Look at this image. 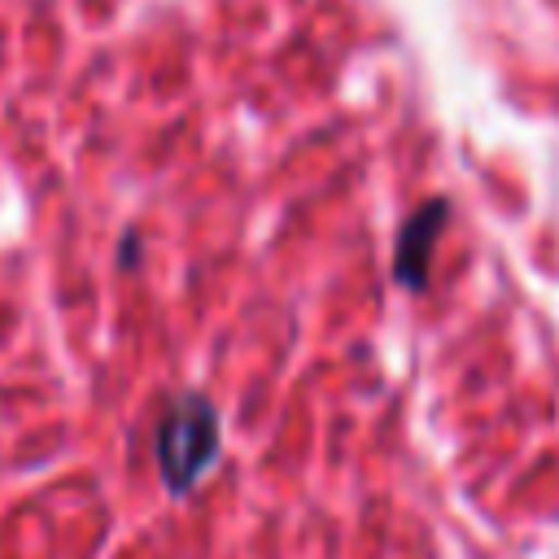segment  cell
<instances>
[{"label": "cell", "mask_w": 559, "mask_h": 559, "mask_svg": "<svg viewBox=\"0 0 559 559\" xmlns=\"http://www.w3.org/2000/svg\"><path fill=\"white\" fill-rule=\"evenodd\" d=\"M118 266H127V271L140 266V236H135V231L122 236V245H118Z\"/></svg>", "instance_id": "3957f363"}, {"label": "cell", "mask_w": 559, "mask_h": 559, "mask_svg": "<svg viewBox=\"0 0 559 559\" xmlns=\"http://www.w3.org/2000/svg\"><path fill=\"white\" fill-rule=\"evenodd\" d=\"M450 218V201L445 197H428L419 210L406 214V223L397 227V249H393V280L411 293H424L428 284V266H432V245L441 236Z\"/></svg>", "instance_id": "7a4b0ae2"}, {"label": "cell", "mask_w": 559, "mask_h": 559, "mask_svg": "<svg viewBox=\"0 0 559 559\" xmlns=\"http://www.w3.org/2000/svg\"><path fill=\"white\" fill-rule=\"evenodd\" d=\"M218 445H223V424L205 393L188 389L162 406L157 432H153V454H157V472L175 498H183L201 485V476L218 459Z\"/></svg>", "instance_id": "6da1fadb"}]
</instances>
